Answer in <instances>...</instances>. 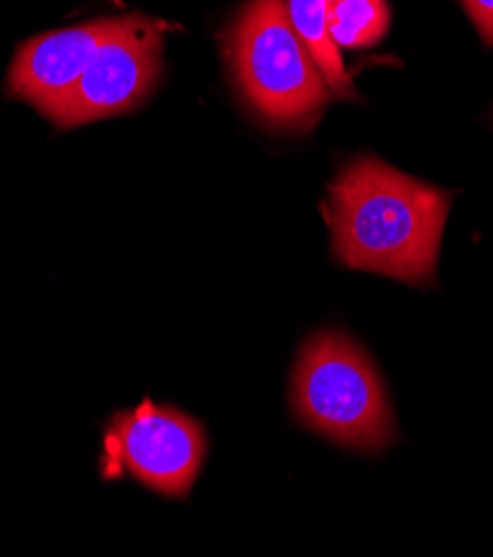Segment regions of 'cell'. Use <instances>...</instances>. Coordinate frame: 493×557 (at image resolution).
<instances>
[{"instance_id":"obj_1","label":"cell","mask_w":493,"mask_h":557,"mask_svg":"<svg viewBox=\"0 0 493 557\" xmlns=\"http://www.w3.org/2000/svg\"><path fill=\"white\" fill-rule=\"evenodd\" d=\"M449 207V191L411 178L375 156H360L329 185L324 213L343 267L429 287L435 283Z\"/></svg>"},{"instance_id":"obj_2","label":"cell","mask_w":493,"mask_h":557,"mask_svg":"<svg viewBox=\"0 0 493 557\" xmlns=\"http://www.w3.org/2000/svg\"><path fill=\"white\" fill-rule=\"evenodd\" d=\"M225 55L245 104L271 129H311L332 98L287 0H249L225 36Z\"/></svg>"},{"instance_id":"obj_3","label":"cell","mask_w":493,"mask_h":557,"mask_svg":"<svg viewBox=\"0 0 493 557\" xmlns=\"http://www.w3.org/2000/svg\"><path fill=\"white\" fill-rule=\"evenodd\" d=\"M292 407L307 429L345 449L380 451L396 435L385 382L369 356L338 331H320L300 349Z\"/></svg>"},{"instance_id":"obj_4","label":"cell","mask_w":493,"mask_h":557,"mask_svg":"<svg viewBox=\"0 0 493 557\" xmlns=\"http://www.w3.org/2000/svg\"><path fill=\"white\" fill-rule=\"evenodd\" d=\"M207 454L202 426L172 407L143 403L104 431L102 473L130 475L164 497H187Z\"/></svg>"},{"instance_id":"obj_5","label":"cell","mask_w":493,"mask_h":557,"mask_svg":"<svg viewBox=\"0 0 493 557\" xmlns=\"http://www.w3.org/2000/svg\"><path fill=\"white\" fill-rule=\"evenodd\" d=\"M162 70V32L149 18L125 16L96 51L76 89L51 123L74 129L136 109L156 87Z\"/></svg>"},{"instance_id":"obj_6","label":"cell","mask_w":493,"mask_h":557,"mask_svg":"<svg viewBox=\"0 0 493 557\" xmlns=\"http://www.w3.org/2000/svg\"><path fill=\"white\" fill-rule=\"evenodd\" d=\"M119 21L98 18L23 42L8 76L10 96L34 104L51 121L76 89L100 45L114 34Z\"/></svg>"},{"instance_id":"obj_7","label":"cell","mask_w":493,"mask_h":557,"mask_svg":"<svg viewBox=\"0 0 493 557\" xmlns=\"http://www.w3.org/2000/svg\"><path fill=\"white\" fill-rule=\"evenodd\" d=\"M287 10L298 38L320 70L329 91L341 100H354L356 87L343 63L341 47L329 34L324 0H287Z\"/></svg>"},{"instance_id":"obj_8","label":"cell","mask_w":493,"mask_h":557,"mask_svg":"<svg viewBox=\"0 0 493 557\" xmlns=\"http://www.w3.org/2000/svg\"><path fill=\"white\" fill-rule=\"evenodd\" d=\"M392 25L387 0H334L326 5V27L338 47H371Z\"/></svg>"},{"instance_id":"obj_9","label":"cell","mask_w":493,"mask_h":557,"mask_svg":"<svg viewBox=\"0 0 493 557\" xmlns=\"http://www.w3.org/2000/svg\"><path fill=\"white\" fill-rule=\"evenodd\" d=\"M482 40L493 47V0H463Z\"/></svg>"},{"instance_id":"obj_10","label":"cell","mask_w":493,"mask_h":557,"mask_svg":"<svg viewBox=\"0 0 493 557\" xmlns=\"http://www.w3.org/2000/svg\"><path fill=\"white\" fill-rule=\"evenodd\" d=\"M324 3H326V5H329V3H334V0H324Z\"/></svg>"}]
</instances>
